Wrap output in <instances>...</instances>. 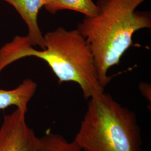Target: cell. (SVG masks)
<instances>
[{"instance_id": "obj_1", "label": "cell", "mask_w": 151, "mask_h": 151, "mask_svg": "<svg viewBox=\"0 0 151 151\" xmlns=\"http://www.w3.org/2000/svg\"><path fill=\"white\" fill-rule=\"evenodd\" d=\"M45 47L37 50L27 37L16 36L0 49V71L16 60L35 57L44 60L61 84H78L85 99L104 91L100 85L91 50L76 29L67 30L58 27L44 35Z\"/></svg>"}, {"instance_id": "obj_2", "label": "cell", "mask_w": 151, "mask_h": 151, "mask_svg": "<svg viewBox=\"0 0 151 151\" xmlns=\"http://www.w3.org/2000/svg\"><path fill=\"white\" fill-rule=\"evenodd\" d=\"M146 0H98L96 16H85L77 29L86 39L93 55L97 75L104 89L111 80L109 69L118 65L133 45L136 32L151 27L149 11H136Z\"/></svg>"}, {"instance_id": "obj_3", "label": "cell", "mask_w": 151, "mask_h": 151, "mask_svg": "<svg viewBox=\"0 0 151 151\" xmlns=\"http://www.w3.org/2000/svg\"><path fill=\"white\" fill-rule=\"evenodd\" d=\"M73 141L83 151H142L134 112L104 91L91 97Z\"/></svg>"}, {"instance_id": "obj_4", "label": "cell", "mask_w": 151, "mask_h": 151, "mask_svg": "<svg viewBox=\"0 0 151 151\" xmlns=\"http://www.w3.org/2000/svg\"><path fill=\"white\" fill-rule=\"evenodd\" d=\"M19 109L5 115L0 127V151H37V138Z\"/></svg>"}, {"instance_id": "obj_5", "label": "cell", "mask_w": 151, "mask_h": 151, "mask_svg": "<svg viewBox=\"0 0 151 151\" xmlns=\"http://www.w3.org/2000/svg\"><path fill=\"white\" fill-rule=\"evenodd\" d=\"M13 6L22 16L28 29L27 37L32 46L45 49V41L38 22L39 12L43 7V0H4Z\"/></svg>"}, {"instance_id": "obj_6", "label": "cell", "mask_w": 151, "mask_h": 151, "mask_svg": "<svg viewBox=\"0 0 151 151\" xmlns=\"http://www.w3.org/2000/svg\"><path fill=\"white\" fill-rule=\"evenodd\" d=\"M37 89V84L32 79H26L14 89H0V109L11 106L27 113V105Z\"/></svg>"}, {"instance_id": "obj_7", "label": "cell", "mask_w": 151, "mask_h": 151, "mask_svg": "<svg viewBox=\"0 0 151 151\" xmlns=\"http://www.w3.org/2000/svg\"><path fill=\"white\" fill-rule=\"evenodd\" d=\"M43 4L44 8L53 14L70 10L91 17L96 16L99 12L97 5L92 0H43Z\"/></svg>"}, {"instance_id": "obj_8", "label": "cell", "mask_w": 151, "mask_h": 151, "mask_svg": "<svg viewBox=\"0 0 151 151\" xmlns=\"http://www.w3.org/2000/svg\"><path fill=\"white\" fill-rule=\"evenodd\" d=\"M37 151H82L74 141L68 142L58 134L48 130L37 138Z\"/></svg>"}, {"instance_id": "obj_9", "label": "cell", "mask_w": 151, "mask_h": 151, "mask_svg": "<svg viewBox=\"0 0 151 151\" xmlns=\"http://www.w3.org/2000/svg\"><path fill=\"white\" fill-rule=\"evenodd\" d=\"M139 90L143 96L150 103L151 102V86L147 82H141L139 85Z\"/></svg>"}]
</instances>
